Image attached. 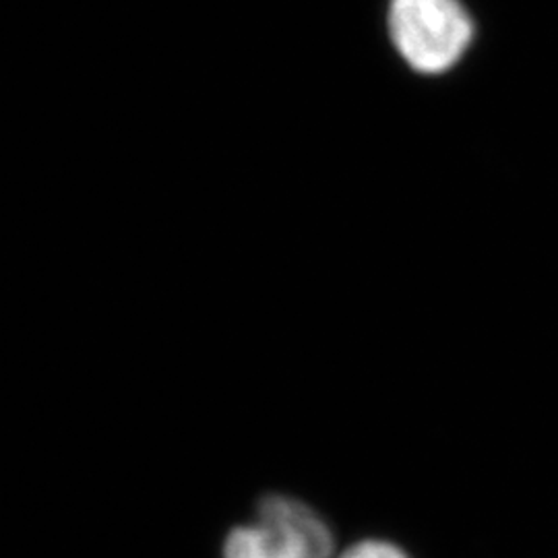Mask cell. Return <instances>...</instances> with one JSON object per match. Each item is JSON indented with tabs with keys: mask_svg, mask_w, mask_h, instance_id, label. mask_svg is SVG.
Wrapping results in <instances>:
<instances>
[{
	"mask_svg": "<svg viewBox=\"0 0 558 558\" xmlns=\"http://www.w3.org/2000/svg\"><path fill=\"white\" fill-rule=\"evenodd\" d=\"M338 558H410L399 546L387 539H360L345 548Z\"/></svg>",
	"mask_w": 558,
	"mask_h": 558,
	"instance_id": "cell-3",
	"label": "cell"
},
{
	"mask_svg": "<svg viewBox=\"0 0 558 558\" xmlns=\"http://www.w3.org/2000/svg\"><path fill=\"white\" fill-rule=\"evenodd\" d=\"M336 538L306 502L267 497L257 521L234 527L223 542V558H331Z\"/></svg>",
	"mask_w": 558,
	"mask_h": 558,
	"instance_id": "cell-2",
	"label": "cell"
},
{
	"mask_svg": "<svg viewBox=\"0 0 558 558\" xmlns=\"http://www.w3.org/2000/svg\"><path fill=\"white\" fill-rule=\"evenodd\" d=\"M389 34L420 73H445L474 40V21L459 0H391Z\"/></svg>",
	"mask_w": 558,
	"mask_h": 558,
	"instance_id": "cell-1",
	"label": "cell"
}]
</instances>
